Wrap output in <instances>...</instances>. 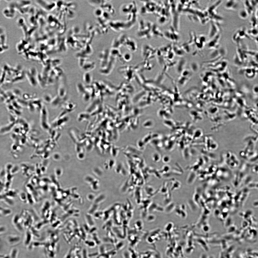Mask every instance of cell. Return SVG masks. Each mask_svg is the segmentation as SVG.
Instances as JSON below:
<instances>
[{"label":"cell","mask_w":258,"mask_h":258,"mask_svg":"<svg viewBox=\"0 0 258 258\" xmlns=\"http://www.w3.org/2000/svg\"><path fill=\"white\" fill-rule=\"evenodd\" d=\"M136 34L137 37L140 39H150L154 37L163 36L156 25L145 20H141L139 22Z\"/></svg>","instance_id":"6da1fadb"},{"label":"cell","mask_w":258,"mask_h":258,"mask_svg":"<svg viewBox=\"0 0 258 258\" xmlns=\"http://www.w3.org/2000/svg\"><path fill=\"white\" fill-rule=\"evenodd\" d=\"M138 12L137 6L134 2L124 4L120 9L121 14L126 16V21L134 23L136 22L137 18Z\"/></svg>","instance_id":"7a4b0ae2"},{"label":"cell","mask_w":258,"mask_h":258,"mask_svg":"<svg viewBox=\"0 0 258 258\" xmlns=\"http://www.w3.org/2000/svg\"><path fill=\"white\" fill-rule=\"evenodd\" d=\"M248 36V35L245 28H241L238 30L234 34L233 39L236 43H239L241 39Z\"/></svg>","instance_id":"3957f363"},{"label":"cell","mask_w":258,"mask_h":258,"mask_svg":"<svg viewBox=\"0 0 258 258\" xmlns=\"http://www.w3.org/2000/svg\"><path fill=\"white\" fill-rule=\"evenodd\" d=\"M210 25L209 36L211 39L219 34V29L217 24L213 21L211 22Z\"/></svg>","instance_id":"277c9868"},{"label":"cell","mask_w":258,"mask_h":258,"mask_svg":"<svg viewBox=\"0 0 258 258\" xmlns=\"http://www.w3.org/2000/svg\"><path fill=\"white\" fill-rule=\"evenodd\" d=\"M220 36L219 33L216 36L211 39L208 43V46L211 48L216 49L219 46V42Z\"/></svg>","instance_id":"5b68a950"},{"label":"cell","mask_w":258,"mask_h":258,"mask_svg":"<svg viewBox=\"0 0 258 258\" xmlns=\"http://www.w3.org/2000/svg\"><path fill=\"white\" fill-rule=\"evenodd\" d=\"M238 6L237 1L234 0H227L225 5V8L230 10H235L237 9Z\"/></svg>","instance_id":"8992f818"},{"label":"cell","mask_w":258,"mask_h":258,"mask_svg":"<svg viewBox=\"0 0 258 258\" xmlns=\"http://www.w3.org/2000/svg\"><path fill=\"white\" fill-rule=\"evenodd\" d=\"M7 243L11 246H14L19 243L20 238L17 236L10 235L7 237L6 239Z\"/></svg>","instance_id":"52a82bcc"},{"label":"cell","mask_w":258,"mask_h":258,"mask_svg":"<svg viewBox=\"0 0 258 258\" xmlns=\"http://www.w3.org/2000/svg\"><path fill=\"white\" fill-rule=\"evenodd\" d=\"M37 2L41 6L45 5L42 8L47 11H50L53 9L52 7L50 6L52 5V4L54 3L53 2L47 1H37Z\"/></svg>","instance_id":"ba28073f"},{"label":"cell","mask_w":258,"mask_h":258,"mask_svg":"<svg viewBox=\"0 0 258 258\" xmlns=\"http://www.w3.org/2000/svg\"><path fill=\"white\" fill-rule=\"evenodd\" d=\"M244 4L245 9L247 11L249 15L252 14L254 8L253 6L250 1L245 0L244 2Z\"/></svg>","instance_id":"9c48e42d"},{"label":"cell","mask_w":258,"mask_h":258,"mask_svg":"<svg viewBox=\"0 0 258 258\" xmlns=\"http://www.w3.org/2000/svg\"><path fill=\"white\" fill-rule=\"evenodd\" d=\"M238 14L239 17L241 18L244 19H247L249 15L245 8L241 9L239 11Z\"/></svg>","instance_id":"30bf717a"},{"label":"cell","mask_w":258,"mask_h":258,"mask_svg":"<svg viewBox=\"0 0 258 258\" xmlns=\"http://www.w3.org/2000/svg\"><path fill=\"white\" fill-rule=\"evenodd\" d=\"M248 35L250 34L252 36L257 37L258 31L256 27H253L247 32Z\"/></svg>","instance_id":"8fae6325"},{"label":"cell","mask_w":258,"mask_h":258,"mask_svg":"<svg viewBox=\"0 0 258 258\" xmlns=\"http://www.w3.org/2000/svg\"><path fill=\"white\" fill-rule=\"evenodd\" d=\"M255 13L253 15L251 19V24L253 27H256L257 25V17Z\"/></svg>","instance_id":"7c38bea8"},{"label":"cell","mask_w":258,"mask_h":258,"mask_svg":"<svg viewBox=\"0 0 258 258\" xmlns=\"http://www.w3.org/2000/svg\"><path fill=\"white\" fill-rule=\"evenodd\" d=\"M18 251L17 249L15 247L13 248L10 252V258H17L18 254Z\"/></svg>","instance_id":"4fadbf2b"},{"label":"cell","mask_w":258,"mask_h":258,"mask_svg":"<svg viewBox=\"0 0 258 258\" xmlns=\"http://www.w3.org/2000/svg\"><path fill=\"white\" fill-rule=\"evenodd\" d=\"M15 124L14 122L13 123L10 125L3 128L1 130V132L4 133L8 132L12 129Z\"/></svg>","instance_id":"5bb4252c"},{"label":"cell","mask_w":258,"mask_h":258,"mask_svg":"<svg viewBox=\"0 0 258 258\" xmlns=\"http://www.w3.org/2000/svg\"><path fill=\"white\" fill-rule=\"evenodd\" d=\"M152 159L155 162H158L159 161L160 158V156L157 153H155L152 155Z\"/></svg>","instance_id":"9a60e30c"},{"label":"cell","mask_w":258,"mask_h":258,"mask_svg":"<svg viewBox=\"0 0 258 258\" xmlns=\"http://www.w3.org/2000/svg\"><path fill=\"white\" fill-rule=\"evenodd\" d=\"M170 157L167 156H164L162 158L163 161L165 163H168L170 161Z\"/></svg>","instance_id":"2e32d148"},{"label":"cell","mask_w":258,"mask_h":258,"mask_svg":"<svg viewBox=\"0 0 258 258\" xmlns=\"http://www.w3.org/2000/svg\"><path fill=\"white\" fill-rule=\"evenodd\" d=\"M124 255H123L124 258H130V256H129V254L127 252L126 253H124Z\"/></svg>","instance_id":"e0dca14e"}]
</instances>
